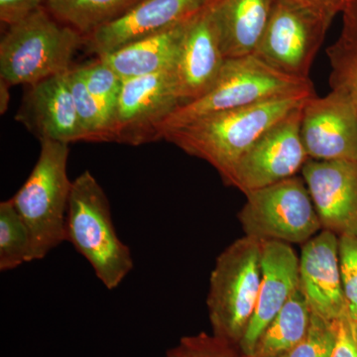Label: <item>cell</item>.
<instances>
[{"instance_id":"obj_1","label":"cell","mask_w":357,"mask_h":357,"mask_svg":"<svg viewBox=\"0 0 357 357\" xmlns=\"http://www.w3.org/2000/svg\"><path fill=\"white\" fill-rule=\"evenodd\" d=\"M311 96H285L206 115L166 131L162 138L208 162L227 185L239 160L260 136Z\"/></svg>"},{"instance_id":"obj_2","label":"cell","mask_w":357,"mask_h":357,"mask_svg":"<svg viewBox=\"0 0 357 357\" xmlns=\"http://www.w3.org/2000/svg\"><path fill=\"white\" fill-rule=\"evenodd\" d=\"M66 241L89 263L109 290L119 287L133 269L130 249L114 229L109 199L89 171L73 181Z\"/></svg>"},{"instance_id":"obj_3","label":"cell","mask_w":357,"mask_h":357,"mask_svg":"<svg viewBox=\"0 0 357 357\" xmlns=\"http://www.w3.org/2000/svg\"><path fill=\"white\" fill-rule=\"evenodd\" d=\"M310 79L287 76L255 55L227 59L220 76L208 93L174 110L159 131L163 133L217 112L241 109L285 96H314Z\"/></svg>"},{"instance_id":"obj_4","label":"cell","mask_w":357,"mask_h":357,"mask_svg":"<svg viewBox=\"0 0 357 357\" xmlns=\"http://www.w3.org/2000/svg\"><path fill=\"white\" fill-rule=\"evenodd\" d=\"M83 35L56 20L46 7L9 26L0 41V79L10 86L39 83L70 69Z\"/></svg>"},{"instance_id":"obj_5","label":"cell","mask_w":357,"mask_h":357,"mask_svg":"<svg viewBox=\"0 0 357 357\" xmlns=\"http://www.w3.org/2000/svg\"><path fill=\"white\" fill-rule=\"evenodd\" d=\"M69 144L41 141L31 174L11 198L32 241L33 261L46 257L66 241V220L73 182L68 177Z\"/></svg>"},{"instance_id":"obj_6","label":"cell","mask_w":357,"mask_h":357,"mask_svg":"<svg viewBox=\"0 0 357 357\" xmlns=\"http://www.w3.org/2000/svg\"><path fill=\"white\" fill-rule=\"evenodd\" d=\"M261 282V241L244 236L218 256L208 304L215 335L241 344L255 314Z\"/></svg>"},{"instance_id":"obj_7","label":"cell","mask_w":357,"mask_h":357,"mask_svg":"<svg viewBox=\"0 0 357 357\" xmlns=\"http://www.w3.org/2000/svg\"><path fill=\"white\" fill-rule=\"evenodd\" d=\"M238 213L245 236L304 244L321 230L304 178H286L245 195Z\"/></svg>"},{"instance_id":"obj_8","label":"cell","mask_w":357,"mask_h":357,"mask_svg":"<svg viewBox=\"0 0 357 357\" xmlns=\"http://www.w3.org/2000/svg\"><path fill=\"white\" fill-rule=\"evenodd\" d=\"M333 21L288 0H277L255 56L287 76L310 79V70Z\"/></svg>"},{"instance_id":"obj_9","label":"cell","mask_w":357,"mask_h":357,"mask_svg":"<svg viewBox=\"0 0 357 357\" xmlns=\"http://www.w3.org/2000/svg\"><path fill=\"white\" fill-rule=\"evenodd\" d=\"M181 105L175 68L124 79L112 115V142L140 145L160 139V128Z\"/></svg>"},{"instance_id":"obj_10","label":"cell","mask_w":357,"mask_h":357,"mask_svg":"<svg viewBox=\"0 0 357 357\" xmlns=\"http://www.w3.org/2000/svg\"><path fill=\"white\" fill-rule=\"evenodd\" d=\"M304 103L268 129L249 148L236 164L227 185L246 195L295 177L302 171L309 160L301 138Z\"/></svg>"},{"instance_id":"obj_11","label":"cell","mask_w":357,"mask_h":357,"mask_svg":"<svg viewBox=\"0 0 357 357\" xmlns=\"http://www.w3.org/2000/svg\"><path fill=\"white\" fill-rule=\"evenodd\" d=\"M301 138L309 159L357 162V105L338 89L307 98L302 107Z\"/></svg>"},{"instance_id":"obj_12","label":"cell","mask_w":357,"mask_h":357,"mask_svg":"<svg viewBox=\"0 0 357 357\" xmlns=\"http://www.w3.org/2000/svg\"><path fill=\"white\" fill-rule=\"evenodd\" d=\"M301 174L321 230L357 237V162L309 159Z\"/></svg>"},{"instance_id":"obj_13","label":"cell","mask_w":357,"mask_h":357,"mask_svg":"<svg viewBox=\"0 0 357 357\" xmlns=\"http://www.w3.org/2000/svg\"><path fill=\"white\" fill-rule=\"evenodd\" d=\"M210 0H144L119 20L84 37L91 53L102 56L187 22Z\"/></svg>"},{"instance_id":"obj_14","label":"cell","mask_w":357,"mask_h":357,"mask_svg":"<svg viewBox=\"0 0 357 357\" xmlns=\"http://www.w3.org/2000/svg\"><path fill=\"white\" fill-rule=\"evenodd\" d=\"M299 289L312 312L328 321H337L347 312L338 236L321 230L303 244L299 256Z\"/></svg>"},{"instance_id":"obj_15","label":"cell","mask_w":357,"mask_h":357,"mask_svg":"<svg viewBox=\"0 0 357 357\" xmlns=\"http://www.w3.org/2000/svg\"><path fill=\"white\" fill-rule=\"evenodd\" d=\"M299 256L290 244L261 241V282L257 305L239 344L244 356H253L263 332L299 290Z\"/></svg>"},{"instance_id":"obj_16","label":"cell","mask_w":357,"mask_h":357,"mask_svg":"<svg viewBox=\"0 0 357 357\" xmlns=\"http://www.w3.org/2000/svg\"><path fill=\"white\" fill-rule=\"evenodd\" d=\"M68 72L30 86L18 112V121L34 131L41 141L67 144L88 141L77 115Z\"/></svg>"},{"instance_id":"obj_17","label":"cell","mask_w":357,"mask_h":357,"mask_svg":"<svg viewBox=\"0 0 357 357\" xmlns=\"http://www.w3.org/2000/svg\"><path fill=\"white\" fill-rule=\"evenodd\" d=\"M225 60L208 3L188 23L176 63V79L182 105L210 91Z\"/></svg>"},{"instance_id":"obj_18","label":"cell","mask_w":357,"mask_h":357,"mask_svg":"<svg viewBox=\"0 0 357 357\" xmlns=\"http://www.w3.org/2000/svg\"><path fill=\"white\" fill-rule=\"evenodd\" d=\"M277 0H210L211 20L225 59L255 55Z\"/></svg>"},{"instance_id":"obj_19","label":"cell","mask_w":357,"mask_h":357,"mask_svg":"<svg viewBox=\"0 0 357 357\" xmlns=\"http://www.w3.org/2000/svg\"><path fill=\"white\" fill-rule=\"evenodd\" d=\"M189 21L161 34L133 42L98 57L109 65L123 81L173 69L177 63Z\"/></svg>"},{"instance_id":"obj_20","label":"cell","mask_w":357,"mask_h":357,"mask_svg":"<svg viewBox=\"0 0 357 357\" xmlns=\"http://www.w3.org/2000/svg\"><path fill=\"white\" fill-rule=\"evenodd\" d=\"M311 319V307L299 289L263 332L250 357H280L287 354L306 335Z\"/></svg>"},{"instance_id":"obj_21","label":"cell","mask_w":357,"mask_h":357,"mask_svg":"<svg viewBox=\"0 0 357 357\" xmlns=\"http://www.w3.org/2000/svg\"><path fill=\"white\" fill-rule=\"evenodd\" d=\"M144 0H48L46 8L84 37L119 20Z\"/></svg>"},{"instance_id":"obj_22","label":"cell","mask_w":357,"mask_h":357,"mask_svg":"<svg viewBox=\"0 0 357 357\" xmlns=\"http://www.w3.org/2000/svg\"><path fill=\"white\" fill-rule=\"evenodd\" d=\"M32 261L29 229L11 199L2 202L0 204V270L10 271Z\"/></svg>"},{"instance_id":"obj_23","label":"cell","mask_w":357,"mask_h":357,"mask_svg":"<svg viewBox=\"0 0 357 357\" xmlns=\"http://www.w3.org/2000/svg\"><path fill=\"white\" fill-rule=\"evenodd\" d=\"M68 79L77 115L89 142H112V117L102 103L91 95L75 68L68 72Z\"/></svg>"},{"instance_id":"obj_24","label":"cell","mask_w":357,"mask_h":357,"mask_svg":"<svg viewBox=\"0 0 357 357\" xmlns=\"http://www.w3.org/2000/svg\"><path fill=\"white\" fill-rule=\"evenodd\" d=\"M75 69L83 79L89 93L102 103L112 121V115L123 84L122 77L100 57Z\"/></svg>"},{"instance_id":"obj_25","label":"cell","mask_w":357,"mask_h":357,"mask_svg":"<svg viewBox=\"0 0 357 357\" xmlns=\"http://www.w3.org/2000/svg\"><path fill=\"white\" fill-rule=\"evenodd\" d=\"M330 60V84L351 96L357 105V45L337 40L326 50Z\"/></svg>"},{"instance_id":"obj_26","label":"cell","mask_w":357,"mask_h":357,"mask_svg":"<svg viewBox=\"0 0 357 357\" xmlns=\"http://www.w3.org/2000/svg\"><path fill=\"white\" fill-rule=\"evenodd\" d=\"M335 340V321H328L312 312L306 335L294 349L280 357H333Z\"/></svg>"},{"instance_id":"obj_27","label":"cell","mask_w":357,"mask_h":357,"mask_svg":"<svg viewBox=\"0 0 357 357\" xmlns=\"http://www.w3.org/2000/svg\"><path fill=\"white\" fill-rule=\"evenodd\" d=\"M338 255L349 317L357 326V237H338Z\"/></svg>"},{"instance_id":"obj_28","label":"cell","mask_w":357,"mask_h":357,"mask_svg":"<svg viewBox=\"0 0 357 357\" xmlns=\"http://www.w3.org/2000/svg\"><path fill=\"white\" fill-rule=\"evenodd\" d=\"M229 344L217 335H199L183 338L177 349L172 351L177 357H236Z\"/></svg>"},{"instance_id":"obj_29","label":"cell","mask_w":357,"mask_h":357,"mask_svg":"<svg viewBox=\"0 0 357 357\" xmlns=\"http://www.w3.org/2000/svg\"><path fill=\"white\" fill-rule=\"evenodd\" d=\"M48 0H0V20L4 24H17L39 9L46 7Z\"/></svg>"},{"instance_id":"obj_30","label":"cell","mask_w":357,"mask_h":357,"mask_svg":"<svg viewBox=\"0 0 357 357\" xmlns=\"http://www.w3.org/2000/svg\"><path fill=\"white\" fill-rule=\"evenodd\" d=\"M337 340L333 357H357V326L349 319V312L335 321Z\"/></svg>"},{"instance_id":"obj_31","label":"cell","mask_w":357,"mask_h":357,"mask_svg":"<svg viewBox=\"0 0 357 357\" xmlns=\"http://www.w3.org/2000/svg\"><path fill=\"white\" fill-rule=\"evenodd\" d=\"M288 1L309 9L312 13L333 21L338 13H344L347 0H288Z\"/></svg>"},{"instance_id":"obj_32","label":"cell","mask_w":357,"mask_h":357,"mask_svg":"<svg viewBox=\"0 0 357 357\" xmlns=\"http://www.w3.org/2000/svg\"><path fill=\"white\" fill-rule=\"evenodd\" d=\"M342 14L340 38L357 44V0H347Z\"/></svg>"},{"instance_id":"obj_33","label":"cell","mask_w":357,"mask_h":357,"mask_svg":"<svg viewBox=\"0 0 357 357\" xmlns=\"http://www.w3.org/2000/svg\"><path fill=\"white\" fill-rule=\"evenodd\" d=\"M10 88L11 86L9 84L0 79V112L2 114L6 112L7 107H8L9 98H10L9 89Z\"/></svg>"},{"instance_id":"obj_34","label":"cell","mask_w":357,"mask_h":357,"mask_svg":"<svg viewBox=\"0 0 357 357\" xmlns=\"http://www.w3.org/2000/svg\"><path fill=\"white\" fill-rule=\"evenodd\" d=\"M166 357H177L175 354H174L173 351H169L168 354H167Z\"/></svg>"}]
</instances>
